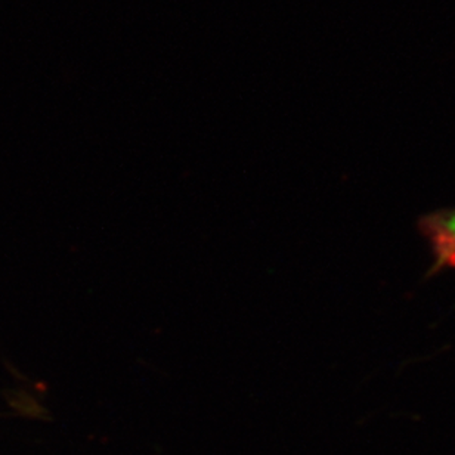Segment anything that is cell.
<instances>
[{"label":"cell","mask_w":455,"mask_h":455,"mask_svg":"<svg viewBox=\"0 0 455 455\" xmlns=\"http://www.w3.org/2000/svg\"><path fill=\"white\" fill-rule=\"evenodd\" d=\"M417 227L421 235L429 243L434 254V263L427 272L429 276L443 269H455L454 209H443L421 216Z\"/></svg>","instance_id":"cell-1"}]
</instances>
